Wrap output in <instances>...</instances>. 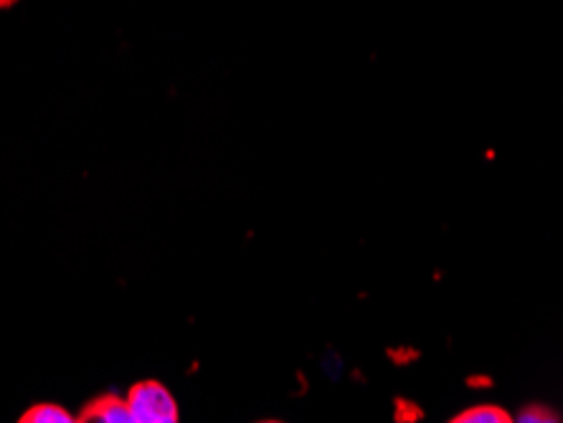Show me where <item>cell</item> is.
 <instances>
[{
	"label": "cell",
	"mask_w": 563,
	"mask_h": 423,
	"mask_svg": "<svg viewBox=\"0 0 563 423\" xmlns=\"http://www.w3.org/2000/svg\"><path fill=\"white\" fill-rule=\"evenodd\" d=\"M128 405L135 423H176L178 405L173 401L170 391L155 380L132 386L128 396Z\"/></svg>",
	"instance_id": "1"
},
{
	"label": "cell",
	"mask_w": 563,
	"mask_h": 423,
	"mask_svg": "<svg viewBox=\"0 0 563 423\" xmlns=\"http://www.w3.org/2000/svg\"><path fill=\"white\" fill-rule=\"evenodd\" d=\"M518 421H523V423H553L559 419H556V413L543 409V405H531V409H526L523 413H520Z\"/></svg>",
	"instance_id": "5"
},
{
	"label": "cell",
	"mask_w": 563,
	"mask_h": 423,
	"mask_svg": "<svg viewBox=\"0 0 563 423\" xmlns=\"http://www.w3.org/2000/svg\"><path fill=\"white\" fill-rule=\"evenodd\" d=\"M19 421L21 423H71L74 416L69 411H64L62 405L38 403V405H33V409L23 413Z\"/></svg>",
	"instance_id": "3"
},
{
	"label": "cell",
	"mask_w": 563,
	"mask_h": 423,
	"mask_svg": "<svg viewBox=\"0 0 563 423\" xmlns=\"http://www.w3.org/2000/svg\"><path fill=\"white\" fill-rule=\"evenodd\" d=\"M79 421H95V423H135L132 421L128 401L118 396H102L92 401L81 413Z\"/></svg>",
	"instance_id": "2"
},
{
	"label": "cell",
	"mask_w": 563,
	"mask_h": 423,
	"mask_svg": "<svg viewBox=\"0 0 563 423\" xmlns=\"http://www.w3.org/2000/svg\"><path fill=\"white\" fill-rule=\"evenodd\" d=\"M512 421L508 416V411L498 409V405H475V409H467L465 413H460L454 423H508Z\"/></svg>",
	"instance_id": "4"
}]
</instances>
